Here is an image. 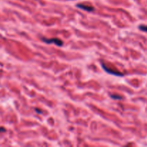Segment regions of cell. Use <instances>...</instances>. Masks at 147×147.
Here are the masks:
<instances>
[{
  "mask_svg": "<svg viewBox=\"0 0 147 147\" xmlns=\"http://www.w3.org/2000/svg\"><path fill=\"white\" fill-rule=\"evenodd\" d=\"M41 40L43 42H45V43L47 44H51V43H54L55 45H56L57 46L61 47L63 45V42L61 40L58 38H50V39H47L45 37H42Z\"/></svg>",
  "mask_w": 147,
  "mask_h": 147,
  "instance_id": "obj_1",
  "label": "cell"
},
{
  "mask_svg": "<svg viewBox=\"0 0 147 147\" xmlns=\"http://www.w3.org/2000/svg\"><path fill=\"white\" fill-rule=\"evenodd\" d=\"M101 65H102V67L103 68V70L106 71V72H107V73L113 75H115V76H123V74L120 73H118V72H115L114 71H112V70L109 69V68H107L105 66V65L103 64V63L101 64Z\"/></svg>",
  "mask_w": 147,
  "mask_h": 147,
  "instance_id": "obj_2",
  "label": "cell"
},
{
  "mask_svg": "<svg viewBox=\"0 0 147 147\" xmlns=\"http://www.w3.org/2000/svg\"><path fill=\"white\" fill-rule=\"evenodd\" d=\"M76 6L81 9V10L87 11V12H93V11H94V7L92 6H88V5H85V4H77Z\"/></svg>",
  "mask_w": 147,
  "mask_h": 147,
  "instance_id": "obj_3",
  "label": "cell"
},
{
  "mask_svg": "<svg viewBox=\"0 0 147 147\" xmlns=\"http://www.w3.org/2000/svg\"><path fill=\"white\" fill-rule=\"evenodd\" d=\"M138 29L141 30V31H144V32H147V26L146 25H139L138 26Z\"/></svg>",
  "mask_w": 147,
  "mask_h": 147,
  "instance_id": "obj_4",
  "label": "cell"
},
{
  "mask_svg": "<svg viewBox=\"0 0 147 147\" xmlns=\"http://www.w3.org/2000/svg\"><path fill=\"white\" fill-rule=\"evenodd\" d=\"M111 98H113V99H118V100H120V99H122L123 98H122L121 96H115V95H111Z\"/></svg>",
  "mask_w": 147,
  "mask_h": 147,
  "instance_id": "obj_5",
  "label": "cell"
},
{
  "mask_svg": "<svg viewBox=\"0 0 147 147\" xmlns=\"http://www.w3.org/2000/svg\"><path fill=\"white\" fill-rule=\"evenodd\" d=\"M6 130H5V128H2V127H0V132H5Z\"/></svg>",
  "mask_w": 147,
  "mask_h": 147,
  "instance_id": "obj_6",
  "label": "cell"
}]
</instances>
